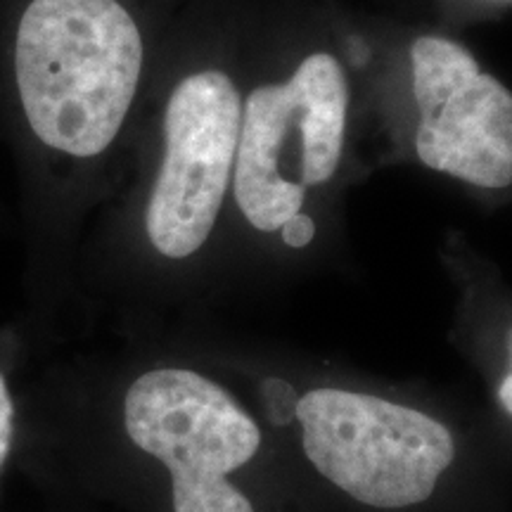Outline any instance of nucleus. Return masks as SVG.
<instances>
[{
    "mask_svg": "<svg viewBox=\"0 0 512 512\" xmlns=\"http://www.w3.org/2000/svg\"><path fill=\"white\" fill-rule=\"evenodd\" d=\"M147 60L131 0H0V140L38 200L74 192L112 155Z\"/></svg>",
    "mask_w": 512,
    "mask_h": 512,
    "instance_id": "f257e3e1",
    "label": "nucleus"
},
{
    "mask_svg": "<svg viewBox=\"0 0 512 512\" xmlns=\"http://www.w3.org/2000/svg\"><path fill=\"white\" fill-rule=\"evenodd\" d=\"M304 458L332 489L370 510H413L437 494L458 458L444 420L387 396L337 384L294 403Z\"/></svg>",
    "mask_w": 512,
    "mask_h": 512,
    "instance_id": "f03ea898",
    "label": "nucleus"
},
{
    "mask_svg": "<svg viewBox=\"0 0 512 512\" xmlns=\"http://www.w3.org/2000/svg\"><path fill=\"white\" fill-rule=\"evenodd\" d=\"M349 88L328 53L309 55L287 83L261 86L242 105L235 200L256 230L302 214L306 188L328 183L342 159Z\"/></svg>",
    "mask_w": 512,
    "mask_h": 512,
    "instance_id": "7ed1b4c3",
    "label": "nucleus"
},
{
    "mask_svg": "<svg viewBox=\"0 0 512 512\" xmlns=\"http://www.w3.org/2000/svg\"><path fill=\"white\" fill-rule=\"evenodd\" d=\"M124 427L171 475L174 512H256L233 477L264 434L223 384L188 368L147 370L128 387Z\"/></svg>",
    "mask_w": 512,
    "mask_h": 512,
    "instance_id": "20e7f679",
    "label": "nucleus"
},
{
    "mask_svg": "<svg viewBox=\"0 0 512 512\" xmlns=\"http://www.w3.org/2000/svg\"><path fill=\"white\" fill-rule=\"evenodd\" d=\"M240 126L242 95L221 69H190L169 86L143 204V233L157 256L185 261L209 242L233 178Z\"/></svg>",
    "mask_w": 512,
    "mask_h": 512,
    "instance_id": "39448f33",
    "label": "nucleus"
},
{
    "mask_svg": "<svg viewBox=\"0 0 512 512\" xmlns=\"http://www.w3.org/2000/svg\"><path fill=\"white\" fill-rule=\"evenodd\" d=\"M420 126L415 150L430 169L479 188L512 183V93L470 50L441 36L411 48Z\"/></svg>",
    "mask_w": 512,
    "mask_h": 512,
    "instance_id": "423d86ee",
    "label": "nucleus"
},
{
    "mask_svg": "<svg viewBox=\"0 0 512 512\" xmlns=\"http://www.w3.org/2000/svg\"><path fill=\"white\" fill-rule=\"evenodd\" d=\"M280 230H283V240L287 245L299 249V247H306L313 240V235H316V223H313L311 216L297 214L292 216V219L287 221Z\"/></svg>",
    "mask_w": 512,
    "mask_h": 512,
    "instance_id": "0eeeda50",
    "label": "nucleus"
},
{
    "mask_svg": "<svg viewBox=\"0 0 512 512\" xmlns=\"http://www.w3.org/2000/svg\"><path fill=\"white\" fill-rule=\"evenodd\" d=\"M12 441V399L5 387L3 375H0V465L5 463Z\"/></svg>",
    "mask_w": 512,
    "mask_h": 512,
    "instance_id": "6e6552de",
    "label": "nucleus"
},
{
    "mask_svg": "<svg viewBox=\"0 0 512 512\" xmlns=\"http://www.w3.org/2000/svg\"><path fill=\"white\" fill-rule=\"evenodd\" d=\"M508 351H510V373L503 377L501 387H498V403H501L505 413L512 415V332L508 339Z\"/></svg>",
    "mask_w": 512,
    "mask_h": 512,
    "instance_id": "1a4fd4ad",
    "label": "nucleus"
}]
</instances>
